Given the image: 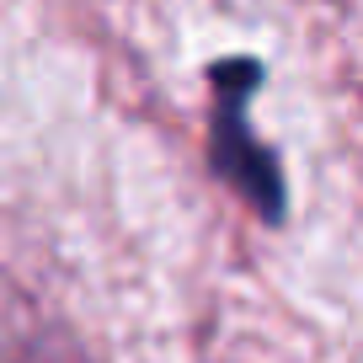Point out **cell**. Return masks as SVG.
<instances>
[{
    "mask_svg": "<svg viewBox=\"0 0 363 363\" xmlns=\"http://www.w3.org/2000/svg\"><path fill=\"white\" fill-rule=\"evenodd\" d=\"M262 59L251 54H230L208 65V86H214V113H208V166L219 182H230L267 225H278L289 208V187H284V166L251 134L246 107L262 91Z\"/></svg>",
    "mask_w": 363,
    "mask_h": 363,
    "instance_id": "cell-1",
    "label": "cell"
}]
</instances>
